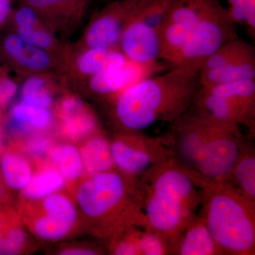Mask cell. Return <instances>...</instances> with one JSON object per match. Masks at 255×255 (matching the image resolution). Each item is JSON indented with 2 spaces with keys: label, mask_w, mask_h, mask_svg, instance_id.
<instances>
[{
  "label": "cell",
  "mask_w": 255,
  "mask_h": 255,
  "mask_svg": "<svg viewBox=\"0 0 255 255\" xmlns=\"http://www.w3.org/2000/svg\"><path fill=\"white\" fill-rule=\"evenodd\" d=\"M204 91L221 96L255 113V79L239 80L212 86L201 87Z\"/></svg>",
  "instance_id": "27"
},
{
  "label": "cell",
  "mask_w": 255,
  "mask_h": 255,
  "mask_svg": "<svg viewBox=\"0 0 255 255\" xmlns=\"http://www.w3.org/2000/svg\"><path fill=\"white\" fill-rule=\"evenodd\" d=\"M143 67L129 61L124 66L113 67L94 75L84 82L81 87L97 97L113 98L127 87L144 78L139 76L145 75L140 73V69Z\"/></svg>",
  "instance_id": "17"
},
{
  "label": "cell",
  "mask_w": 255,
  "mask_h": 255,
  "mask_svg": "<svg viewBox=\"0 0 255 255\" xmlns=\"http://www.w3.org/2000/svg\"><path fill=\"white\" fill-rule=\"evenodd\" d=\"M1 28H0V33H1Z\"/></svg>",
  "instance_id": "41"
},
{
  "label": "cell",
  "mask_w": 255,
  "mask_h": 255,
  "mask_svg": "<svg viewBox=\"0 0 255 255\" xmlns=\"http://www.w3.org/2000/svg\"><path fill=\"white\" fill-rule=\"evenodd\" d=\"M50 164L66 182H74L84 174L80 151L70 143L53 145L48 156Z\"/></svg>",
  "instance_id": "24"
},
{
  "label": "cell",
  "mask_w": 255,
  "mask_h": 255,
  "mask_svg": "<svg viewBox=\"0 0 255 255\" xmlns=\"http://www.w3.org/2000/svg\"><path fill=\"white\" fill-rule=\"evenodd\" d=\"M128 183L114 169L96 174L77 188L75 199L88 219L114 233L135 225H145L139 203L131 200Z\"/></svg>",
  "instance_id": "4"
},
{
  "label": "cell",
  "mask_w": 255,
  "mask_h": 255,
  "mask_svg": "<svg viewBox=\"0 0 255 255\" xmlns=\"http://www.w3.org/2000/svg\"><path fill=\"white\" fill-rule=\"evenodd\" d=\"M173 253L180 255H223L202 217H193L178 238Z\"/></svg>",
  "instance_id": "20"
},
{
  "label": "cell",
  "mask_w": 255,
  "mask_h": 255,
  "mask_svg": "<svg viewBox=\"0 0 255 255\" xmlns=\"http://www.w3.org/2000/svg\"><path fill=\"white\" fill-rule=\"evenodd\" d=\"M6 184H5L1 174H0V202L5 203L7 199V192H6ZM7 187V186H6Z\"/></svg>",
  "instance_id": "38"
},
{
  "label": "cell",
  "mask_w": 255,
  "mask_h": 255,
  "mask_svg": "<svg viewBox=\"0 0 255 255\" xmlns=\"http://www.w3.org/2000/svg\"><path fill=\"white\" fill-rule=\"evenodd\" d=\"M2 109L0 108V155L2 152V135L3 124H4V116H3Z\"/></svg>",
  "instance_id": "39"
},
{
  "label": "cell",
  "mask_w": 255,
  "mask_h": 255,
  "mask_svg": "<svg viewBox=\"0 0 255 255\" xmlns=\"http://www.w3.org/2000/svg\"><path fill=\"white\" fill-rule=\"evenodd\" d=\"M14 0H0V28L3 30L13 8Z\"/></svg>",
  "instance_id": "36"
},
{
  "label": "cell",
  "mask_w": 255,
  "mask_h": 255,
  "mask_svg": "<svg viewBox=\"0 0 255 255\" xmlns=\"http://www.w3.org/2000/svg\"><path fill=\"white\" fill-rule=\"evenodd\" d=\"M4 28L14 32L33 46L59 57L65 62L67 67L71 53L72 45L67 41H62L50 31L29 6L21 3L13 6Z\"/></svg>",
  "instance_id": "12"
},
{
  "label": "cell",
  "mask_w": 255,
  "mask_h": 255,
  "mask_svg": "<svg viewBox=\"0 0 255 255\" xmlns=\"http://www.w3.org/2000/svg\"><path fill=\"white\" fill-rule=\"evenodd\" d=\"M139 232H130L129 236L119 241L114 247V254L117 255H140L137 248V238Z\"/></svg>",
  "instance_id": "34"
},
{
  "label": "cell",
  "mask_w": 255,
  "mask_h": 255,
  "mask_svg": "<svg viewBox=\"0 0 255 255\" xmlns=\"http://www.w3.org/2000/svg\"><path fill=\"white\" fill-rule=\"evenodd\" d=\"M31 8L48 28L67 41L78 31L90 0H18Z\"/></svg>",
  "instance_id": "13"
},
{
  "label": "cell",
  "mask_w": 255,
  "mask_h": 255,
  "mask_svg": "<svg viewBox=\"0 0 255 255\" xmlns=\"http://www.w3.org/2000/svg\"><path fill=\"white\" fill-rule=\"evenodd\" d=\"M26 241V233L16 225L0 228V255L19 254Z\"/></svg>",
  "instance_id": "31"
},
{
  "label": "cell",
  "mask_w": 255,
  "mask_h": 255,
  "mask_svg": "<svg viewBox=\"0 0 255 255\" xmlns=\"http://www.w3.org/2000/svg\"><path fill=\"white\" fill-rule=\"evenodd\" d=\"M191 108L216 123L236 128L255 127V113L233 101L199 88Z\"/></svg>",
  "instance_id": "16"
},
{
  "label": "cell",
  "mask_w": 255,
  "mask_h": 255,
  "mask_svg": "<svg viewBox=\"0 0 255 255\" xmlns=\"http://www.w3.org/2000/svg\"><path fill=\"white\" fill-rule=\"evenodd\" d=\"M190 172L201 191V217L223 253L254 255L255 201L229 182L210 180Z\"/></svg>",
  "instance_id": "3"
},
{
  "label": "cell",
  "mask_w": 255,
  "mask_h": 255,
  "mask_svg": "<svg viewBox=\"0 0 255 255\" xmlns=\"http://www.w3.org/2000/svg\"><path fill=\"white\" fill-rule=\"evenodd\" d=\"M228 9L215 0L191 30L170 67L199 73L203 63L226 42L238 38Z\"/></svg>",
  "instance_id": "5"
},
{
  "label": "cell",
  "mask_w": 255,
  "mask_h": 255,
  "mask_svg": "<svg viewBox=\"0 0 255 255\" xmlns=\"http://www.w3.org/2000/svg\"><path fill=\"white\" fill-rule=\"evenodd\" d=\"M137 244L140 255H163L171 253L170 247L166 240L148 227L138 233Z\"/></svg>",
  "instance_id": "30"
},
{
  "label": "cell",
  "mask_w": 255,
  "mask_h": 255,
  "mask_svg": "<svg viewBox=\"0 0 255 255\" xmlns=\"http://www.w3.org/2000/svg\"><path fill=\"white\" fill-rule=\"evenodd\" d=\"M0 33V63L17 79L43 73L65 75L66 65L61 58L20 38L4 28ZM65 77V76H64Z\"/></svg>",
  "instance_id": "8"
},
{
  "label": "cell",
  "mask_w": 255,
  "mask_h": 255,
  "mask_svg": "<svg viewBox=\"0 0 255 255\" xmlns=\"http://www.w3.org/2000/svg\"><path fill=\"white\" fill-rule=\"evenodd\" d=\"M60 255H97V252L88 248H72L64 250Z\"/></svg>",
  "instance_id": "37"
},
{
  "label": "cell",
  "mask_w": 255,
  "mask_h": 255,
  "mask_svg": "<svg viewBox=\"0 0 255 255\" xmlns=\"http://www.w3.org/2000/svg\"><path fill=\"white\" fill-rule=\"evenodd\" d=\"M65 184V179L56 169L51 165L46 166L33 174L31 180L22 189L21 196L25 200L34 202L58 192Z\"/></svg>",
  "instance_id": "25"
},
{
  "label": "cell",
  "mask_w": 255,
  "mask_h": 255,
  "mask_svg": "<svg viewBox=\"0 0 255 255\" xmlns=\"http://www.w3.org/2000/svg\"><path fill=\"white\" fill-rule=\"evenodd\" d=\"M197 187L191 172L174 158L143 177L140 196L146 224L166 240L171 252L201 203Z\"/></svg>",
  "instance_id": "2"
},
{
  "label": "cell",
  "mask_w": 255,
  "mask_h": 255,
  "mask_svg": "<svg viewBox=\"0 0 255 255\" xmlns=\"http://www.w3.org/2000/svg\"><path fill=\"white\" fill-rule=\"evenodd\" d=\"M30 213L28 226L43 241H54L68 236L78 220L73 201L65 194L54 193L43 198Z\"/></svg>",
  "instance_id": "11"
},
{
  "label": "cell",
  "mask_w": 255,
  "mask_h": 255,
  "mask_svg": "<svg viewBox=\"0 0 255 255\" xmlns=\"http://www.w3.org/2000/svg\"><path fill=\"white\" fill-rule=\"evenodd\" d=\"M206 119L209 123V136L195 170L192 172L210 180L229 182L233 167L244 145L240 128Z\"/></svg>",
  "instance_id": "7"
},
{
  "label": "cell",
  "mask_w": 255,
  "mask_h": 255,
  "mask_svg": "<svg viewBox=\"0 0 255 255\" xmlns=\"http://www.w3.org/2000/svg\"><path fill=\"white\" fill-rule=\"evenodd\" d=\"M0 174L10 189L22 190L33 176L31 162L23 152L8 147L0 155Z\"/></svg>",
  "instance_id": "22"
},
{
  "label": "cell",
  "mask_w": 255,
  "mask_h": 255,
  "mask_svg": "<svg viewBox=\"0 0 255 255\" xmlns=\"http://www.w3.org/2000/svg\"><path fill=\"white\" fill-rule=\"evenodd\" d=\"M79 151L87 177L114 169L110 142L100 130L85 139Z\"/></svg>",
  "instance_id": "21"
},
{
  "label": "cell",
  "mask_w": 255,
  "mask_h": 255,
  "mask_svg": "<svg viewBox=\"0 0 255 255\" xmlns=\"http://www.w3.org/2000/svg\"><path fill=\"white\" fill-rule=\"evenodd\" d=\"M227 8L233 22L245 25L252 37L255 36V0H228Z\"/></svg>",
  "instance_id": "29"
},
{
  "label": "cell",
  "mask_w": 255,
  "mask_h": 255,
  "mask_svg": "<svg viewBox=\"0 0 255 255\" xmlns=\"http://www.w3.org/2000/svg\"><path fill=\"white\" fill-rule=\"evenodd\" d=\"M137 0H112L92 15L75 48H119L124 26Z\"/></svg>",
  "instance_id": "9"
},
{
  "label": "cell",
  "mask_w": 255,
  "mask_h": 255,
  "mask_svg": "<svg viewBox=\"0 0 255 255\" xmlns=\"http://www.w3.org/2000/svg\"><path fill=\"white\" fill-rule=\"evenodd\" d=\"M55 123L54 114L50 109L18 102L10 110L7 127L16 140L36 132H46Z\"/></svg>",
  "instance_id": "18"
},
{
  "label": "cell",
  "mask_w": 255,
  "mask_h": 255,
  "mask_svg": "<svg viewBox=\"0 0 255 255\" xmlns=\"http://www.w3.org/2000/svg\"><path fill=\"white\" fill-rule=\"evenodd\" d=\"M162 139L141 131L122 130L110 142L114 167L129 177H143L154 167L173 158Z\"/></svg>",
  "instance_id": "6"
},
{
  "label": "cell",
  "mask_w": 255,
  "mask_h": 255,
  "mask_svg": "<svg viewBox=\"0 0 255 255\" xmlns=\"http://www.w3.org/2000/svg\"><path fill=\"white\" fill-rule=\"evenodd\" d=\"M55 105L58 130L70 141L78 142L99 131L97 117L85 102L65 90Z\"/></svg>",
  "instance_id": "14"
},
{
  "label": "cell",
  "mask_w": 255,
  "mask_h": 255,
  "mask_svg": "<svg viewBox=\"0 0 255 255\" xmlns=\"http://www.w3.org/2000/svg\"><path fill=\"white\" fill-rule=\"evenodd\" d=\"M18 79L0 63V108L4 110L18 91Z\"/></svg>",
  "instance_id": "33"
},
{
  "label": "cell",
  "mask_w": 255,
  "mask_h": 255,
  "mask_svg": "<svg viewBox=\"0 0 255 255\" xmlns=\"http://www.w3.org/2000/svg\"><path fill=\"white\" fill-rule=\"evenodd\" d=\"M215 0H171L160 33L159 59L172 65L191 30Z\"/></svg>",
  "instance_id": "10"
},
{
  "label": "cell",
  "mask_w": 255,
  "mask_h": 255,
  "mask_svg": "<svg viewBox=\"0 0 255 255\" xmlns=\"http://www.w3.org/2000/svg\"><path fill=\"white\" fill-rule=\"evenodd\" d=\"M66 79L57 73H43L23 79L20 87L21 102L41 108L50 109L54 105L57 92L65 90Z\"/></svg>",
  "instance_id": "19"
},
{
  "label": "cell",
  "mask_w": 255,
  "mask_h": 255,
  "mask_svg": "<svg viewBox=\"0 0 255 255\" xmlns=\"http://www.w3.org/2000/svg\"><path fill=\"white\" fill-rule=\"evenodd\" d=\"M128 62L119 48H75L72 46L64 76L67 83L81 85L107 69L124 66Z\"/></svg>",
  "instance_id": "15"
},
{
  "label": "cell",
  "mask_w": 255,
  "mask_h": 255,
  "mask_svg": "<svg viewBox=\"0 0 255 255\" xmlns=\"http://www.w3.org/2000/svg\"><path fill=\"white\" fill-rule=\"evenodd\" d=\"M198 78L200 87L255 79V57L219 68L200 70Z\"/></svg>",
  "instance_id": "23"
},
{
  "label": "cell",
  "mask_w": 255,
  "mask_h": 255,
  "mask_svg": "<svg viewBox=\"0 0 255 255\" xmlns=\"http://www.w3.org/2000/svg\"><path fill=\"white\" fill-rule=\"evenodd\" d=\"M255 57L254 46L243 38H234L220 47L203 63L200 70L219 68L227 64Z\"/></svg>",
  "instance_id": "26"
},
{
  "label": "cell",
  "mask_w": 255,
  "mask_h": 255,
  "mask_svg": "<svg viewBox=\"0 0 255 255\" xmlns=\"http://www.w3.org/2000/svg\"><path fill=\"white\" fill-rule=\"evenodd\" d=\"M26 153L36 160L48 157L53 147V140L46 132H36L18 140Z\"/></svg>",
  "instance_id": "32"
},
{
  "label": "cell",
  "mask_w": 255,
  "mask_h": 255,
  "mask_svg": "<svg viewBox=\"0 0 255 255\" xmlns=\"http://www.w3.org/2000/svg\"><path fill=\"white\" fill-rule=\"evenodd\" d=\"M90 1H92V0H90ZM93 1H103V2H108V1H112V0H93Z\"/></svg>",
  "instance_id": "40"
},
{
  "label": "cell",
  "mask_w": 255,
  "mask_h": 255,
  "mask_svg": "<svg viewBox=\"0 0 255 255\" xmlns=\"http://www.w3.org/2000/svg\"><path fill=\"white\" fill-rule=\"evenodd\" d=\"M15 225L14 215L4 203L0 202V228L8 227Z\"/></svg>",
  "instance_id": "35"
},
{
  "label": "cell",
  "mask_w": 255,
  "mask_h": 255,
  "mask_svg": "<svg viewBox=\"0 0 255 255\" xmlns=\"http://www.w3.org/2000/svg\"><path fill=\"white\" fill-rule=\"evenodd\" d=\"M231 180L235 187L255 201V157L254 151L243 145L241 154L231 172Z\"/></svg>",
  "instance_id": "28"
},
{
  "label": "cell",
  "mask_w": 255,
  "mask_h": 255,
  "mask_svg": "<svg viewBox=\"0 0 255 255\" xmlns=\"http://www.w3.org/2000/svg\"><path fill=\"white\" fill-rule=\"evenodd\" d=\"M199 88L198 73L170 67L114 96V119L122 130L130 131H142L158 122L173 123L190 108Z\"/></svg>",
  "instance_id": "1"
}]
</instances>
